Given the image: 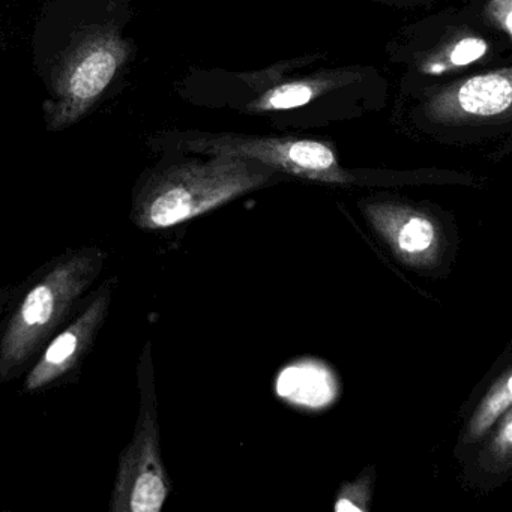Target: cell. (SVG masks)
<instances>
[{
    "instance_id": "obj_9",
    "label": "cell",
    "mask_w": 512,
    "mask_h": 512,
    "mask_svg": "<svg viewBox=\"0 0 512 512\" xmlns=\"http://www.w3.org/2000/svg\"><path fill=\"white\" fill-rule=\"evenodd\" d=\"M334 77H313L296 80L271 89L250 104L251 112H271V110H289L305 106L319 95L334 88Z\"/></svg>"
},
{
    "instance_id": "obj_8",
    "label": "cell",
    "mask_w": 512,
    "mask_h": 512,
    "mask_svg": "<svg viewBox=\"0 0 512 512\" xmlns=\"http://www.w3.org/2000/svg\"><path fill=\"white\" fill-rule=\"evenodd\" d=\"M512 104V71H494L464 80L434 95L425 115L442 124H463L496 118L508 113Z\"/></svg>"
},
{
    "instance_id": "obj_12",
    "label": "cell",
    "mask_w": 512,
    "mask_h": 512,
    "mask_svg": "<svg viewBox=\"0 0 512 512\" xmlns=\"http://www.w3.org/2000/svg\"><path fill=\"white\" fill-rule=\"evenodd\" d=\"M373 467L365 469L358 479L341 485L334 509L337 512L370 511L371 493H373Z\"/></svg>"
},
{
    "instance_id": "obj_14",
    "label": "cell",
    "mask_w": 512,
    "mask_h": 512,
    "mask_svg": "<svg viewBox=\"0 0 512 512\" xmlns=\"http://www.w3.org/2000/svg\"><path fill=\"white\" fill-rule=\"evenodd\" d=\"M485 17L491 25L505 32L508 37L512 34V0H488L485 7Z\"/></svg>"
},
{
    "instance_id": "obj_15",
    "label": "cell",
    "mask_w": 512,
    "mask_h": 512,
    "mask_svg": "<svg viewBox=\"0 0 512 512\" xmlns=\"http://www.w3.org/2000/svg\"><path fill=\"white\" fill-rule=\"evenodd\" d=\"M5 302H7V295H5V293H0V314L4 311Z\"/></svg>"
},
{
    "instance_id": "obj_13",
    "label": "cell",
    "mask_w": 512,
    "mask_h": 512,
    "mask_svg": "<svg viewBox=\"0 0 512 512\" xmlns=\"http://www.w3.org/2000/svg\"><path fill=\"white\" fill-rule=\"evenodd\" d=\"M487 43L478 37L464 38L452 46V49L446 53L445 61L440 64H433L428 67L430 73H443L448 68L464 67V65L473 64L481 59L487 53Z\"/></svg>"
},
{
    "instance_id": "obj_5",
    "label": "cell",
    "mask_w": 512,
    "mask_h": 512,
    "mask_svg": "<svg viewBox=\"0 0 512 512\" xmlns=\"http://www.w3.org/2000/svg\"><path fill=\"white\" fill-rule=\"evenodd\" d=\"M125 55V44L113 35L85 41L62 73L52 124L65 127L77 121L112 82Z\"/></svg>"
},
{
    "instance_id": "obj_10",
    "label": "cell",
    "mask_w": 512,
    "mask_h": 512,
    "mask_svg": "<svg viewBox=\"0 0 512 512\" xmlns=\"http://www.w3.org/2000/svg\"><path fill=\"white\" fill-rule=\"evenodd\" d=\"M512 404V371H505L488 389L479 406L476 407L469 425H467V442H476L484 437L493 425L502 418Z\"/></svg>"
},
{
    "instance_id": "obj_7",
    "label": "cell",
    "mask_w": 512,
    "mask_h": 512,
    "mask_svg": "<svg viewBox=\"0 0 512 512\" xmlns=\"http://www.w3.org/2000/svg\"><path fill=\"white\" fill-rule=\"evenodd\" d=\"M115 283L116 278L107 280L71 320L70 325L65 326L41 350L40 358L26 377L25 391H41L53 385L71 373L85 358L109 316Z\"/></svg>"
},
{
    "instance_id": "obj_4",
    "label": "cell",
    "mask_w": 512,
    "mask_h": 512,
    "mask_svg": "<svg viewBox=\"0 0 512 512\" xmlns=\"http://www.w3.org/2000/svg\"><path fill=\"white\" fill-rule=\"evenodd\" d=\"M191 151L206 155H226L265 164L278 173L323 182L350 185L358 179L338 163L337 155L325 143L275 137L218 136L190 143Z\"/></svg>"
},
{
    "instance_id": "obj_2",
    "label": "cell",
    "mask_w": 512,
    "mask_h": 512,
    "mask_svg": "<svg viewBox=\"0 0 512 512\" xmlns=\"http://www.w3.org/2000/svg\"><path fill=\"white\" fill-rule=\"evenodd\" d=\"M277 176L265 164L226 155L170 167L139 191L133 221L143 230L169 229L265 187Z\"/></svg>"
},
{
    "instance_id": "obj_11",
    "label": "cell",
    "mask_w": 512,
    "mask_h": 512,
    "mask_svg": "<svg viewBox=\"0 0 512 512\" xmlns=\"http://www.w3.org/2000/svg\"><path fill=\"white\" fill-rule=\"evenodd\" d=\"M482 466L491 472H502L512 463V410H506L500 418L490 443L481 455Z\"/></svg>"
},
{
    "instance_id": "obj_1",
    "label": "cell",
    "mask_w": 512,
    "mask_h": 512,
    "mask_svg": "<svg viewBox=\"0 0 512 512\" xmlns=\"http://www.w3.org/2000/svg\"><path fill=\"white\" fill-rule=\"evenodd\" d=\"M100 248L83 247L50 263L28 287L0 337V383L16 379L55 337L103 271Z\"/></svg>"
},
{
    "instance_id": "obj_3",
    "label": "cell",
    "mask_w": 512,
    "mask_h": 512,
    "mask_svg": "<svg viewBox=\"0 0 512 512\" xmlns=\"http://www.w3.org/2000/svg\"><path fill=\"white\" fill-rule=\"evenodd\" d=\"M137 380L139 416L133 439L119 457L110 497L112 512H160L170 494V479L161 457L151 343L143 346L137 364Z\"/></svg>"
},
{
    "instance_id": "obj_6",
    "label": "cell",
    "mask_w": 512,
    "mask_h": 512,
    "mask_svg": "<svg viewBox=\"0 0 512 512\" xmlns=\"http://www.w3.org/2000/svg\"><path fill=\"white\" fill-rule=\"evenodd\" d=\"M362 212L395 257L409 268L430 269L442 259L445 235L433 215L401 202H365Z\"/></svg>"
}]
</instances>
